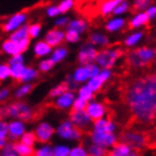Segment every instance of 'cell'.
I'll return each instance as SVG.
<instances>
[{
	"instance_id": "obj_1",
	"label": "cell",
	"mask_w": 156,
	"mask_h": 156,
	"mask_svg": "<svg viewBox=\"0 0 156 156\" xmlns=\"http://www.w3.org/2000/svg\"><path fill=\"white\" fill-rule=\"evenodd\" d=\"M125 101L135 120L156 126V73L133 79L127 86Z\"/></svg>"
},
{
	"instance_id": "obj_2",
	"label": "cell",
	"mask_w": 156,
	"mask_h": 156,
	"mask_svg": "<svg viewBox=\"0 0 156 156\" xmlns=\"http://www.w3.org/2000/svg\"><path fill=\"white\" fill-rule=\"evenodd\" d=\"M156 59V49L148 45L136 48L129 52L126 57V61L130 68L133 69H140L145 68Z\"/></svg>"
},
{
	"instance_id": "obj_3",
	"label": "cell",
	"mask_w": 156,
	"mask_h": 156,
	"mask_svg": "<svg viewBox=\"0 0 156 156\" xmlns=\"http://www.w3.org/2000/svg\"><path fill=\"white\" fill-rule=\"evenodd\" d=\"M2 115L12 120H22L26 122L33 118V109L25 102L16 101L5 106Z\"/></svg>"
},
{
	"instance_id": "obj_4",
	"label": "cell",
	"mask_w": 156,
	"mask_h": 156,
	"mask_svg": "<svg viewBox=\"0 0 156 156\" xmlns=\"http://www.w3.org/2000/svg\"><path fill=\"white\" fill-rule=\"evenodd\" d=\"M123 51L118 47H108L98 50L96 65L101 69H112L117 65L118 60L122 57Z\"/></svg>"
},
{
	"instance_id": "obj_5",
	"label": "cell",
	"mask_w": 156,
	"mask_h": 156,
	"mask_svg": "<svg viewBox=\"0 0 156 156\" xmlns=\"http://www.w3.org/2000/svg\"><path fill=\"white\" fill-rule=\"evenodd\" d=\"M55 135L60 139L67 141H79L83 137V133L73 125V122L69 119L61 121L59 123L58 127L55 128Z\"/></svg>"
},
{
	"instance_id": "obj_6",
	"label": "cell",
	"mask_w": 156,
	"mask_h": 156,
	"mask_svg": "<svg viewBox=\"0 0 156 156\" xmlns=\"http://www.w3.org/2000/svg\"><path fill=\"white\" fill-rule=\"evenodd\" d=\"M90 140L92 144L102 146L110 151L119 143V137L115 133H98L92 130L90 133Z\"/></svg>"
},
{
	"instance_id": "obj_7",
	"label": "cell",
	"mask_w": 156,
	"mask_h": 156,
	"mask_svg": "<svg viewBox=\"0 0 156 156\" xmlns=\"http://www.w3.org/2000/svg\"><path fill=\"white\" fill-rule=\"evenodd\" d=\"M121 141L129 145L135 151H140L147 144L146 136L141 131H137V130H128L123 133L121 136Z\"/></svg>"
},
{
	"instance_id": "obj_8",
	"label": "cell",
	"mask_w": 156,
	"mask_h": 156,
	"mask_svg": "<svg viewBox=\"0 0 156 156\" xmlns=\"http://www.w3.org/2000/svg\"><path fill=\"white\" fill-rule=\"evenodd\" d=\"M98 55V48H95L90 42L84 43L79 48V51L77 53V60L80 66H87L96 62V58Z\"/></svg>"
},
{
	"instance_id": "obj_9",
	"label": "cell",
	"mask_w": 156,
	"mask_h": 156,
	"mask_svg": "<svg viewBox=\"0 0 156 156\" xmlns=\"http://www.w3.org/2000/svg\"><path fill=\"white\" fill-rule=\"evenodd\" d=\"M26 23H27V14L24 12H16L5 20L2 30L5 33L10 35L17 30H20V27H23L24 25H26Z\"/></svg>"
},
{
	"instance_id": "obj_10",
	"label": "cell",
	"mask_w": 156,
	"mask_h": 156,
	"mask_svg": "<svg viewBox=\"0 0 156 156\" xmlns=\"http://www.w3.org/2000/svg\"><path fill=\"white\" fill-rule=\"evenodd\" d=\"M34 133H35V136L40 144H49V141H51V139L55 136V128L50 122L42 121L36 125Z\"/></svg>"
},
{
	"instance_id": "obj_11",
	"label": "cell",
	"mask_w": 156,
	"mask_h": 156,
	"mask_svg": "<svg viewBox=\"0 0 156 156\" xmlns=\"http://www.w3.org/2000/svg\"><path fill=\"white\" fill-rule=\"evenodd\" d=\"M69 120L73 122V125L80 131L87 130L93 126L94 121L87 114L86 111H71L69 113Z\"/></svg>"
},
{
	"instance_id": "obj_12",
	"label": "cell",
	"mask_w": 156,
	"mask_h": 156,
	"mask_svg": "<svg viewBox=\"0 0 156 156\" xmlns=\"http://www.w3.org/2000/svg\"><path fill=\"white\" fill-rule=\"evenodd\" d=\"M27 131L26 122L22 120H10L8 122V133H9V140L17 141L24 136V133Z\"/></svg>"
},
{
	"instance_id": "obj_13",
	"label": "cell",
	"mask_w": 156,
	"mask_h": 156,
	"mask_svg": "<svg viewBox=\"0 0 156 156\" xmlns=\"http://www.w3.org/2000/svg\"><path fill=\"white\" fill-rule=\"evenodd\" d=\"M86 112L92 120L96 121L103 119V118H106L108 109H106V105L104 103H102L98 100H93V101L88 102L87 108H86Z\"/></svg>"
},
{
	"instance_id": "obj_14",
	"label": "cell",
	"mask_w": 156,
	"mask_h": 156,
	"mask_svg": "<svg viewBox=\"0 0 156 156\" xmlns=\"http://www.w3.org/2000/svg\"><path fill=\"white\" fill-rule=\"evenodd\" d=\"M44 41L49 43L51 47L55 49L58 47H61L63 42H66V31L61 28H51L45 33L44 35Z\"/></svg>"
},
{
	"instance_id": "obj_15",
	"label": "cell",
	"mask_w": 156,
	"mask_h": 156,
	"mask_svg": "<svg viewBox=\"0 0 156 156\" xmlns=\"http://www.w3.org/2000/svg\"><path fill=\"white\" fill-rule=\"evenodd\" d=\"M77 98V95L75 94V92H70L67 90L66 93L62 94L61 96H59L55 100V106L59 110H69L73 109L74 102Z\"/></svg>"
},
{
	"instance_id": "obj_16",
	"label": "cell",
	"mask_w": 156,
	"mask_h": 156,
	"mask_svg": "<svg viewBox=\"0 0 156 156\" xmlns=\"http://www.w3.org/2000/svg\"><path fill=\"white\" fill-rule=\"evenodd\" d=\"M149 23L148 16L145 12H135L128 22V26L133 31H140L141 28L145 27Z\"/></svg>"
},
{
	"instance_id": "obj_17",
	"label": "cell",
	"mask_w": 156,
	"mask_h": 156,
	"mask_svg": "<svg viewBox=\"0 0 156 156\" xmlns=\"http://www.w3.org/2000/svg\"><path fill=\"white\" fill-rule=\"evenodd\" d=\"M70 76L75 80L76 84H82V85L87 84V82L92 78L88 65H87V66H80V65H79L77 68H75Z\"/></svg>"
},
{
	"instance_id": "obj_18",
	"label": "cell",
	"mask_w": 156,
	"mask_h": 156,
	"mask_svg": "<svg viewBox=\"0 0 156 156\" xmlns=\"http://www.w3.org/2000/svg\"><path fill=\"white\" fill-rule=\"evenodd\" d=\"M92 130L98 131V133H115L117 125L109 118H103V119L94 121Z\"/></svg>"
},
{
	"instance_id": "obj_19",
	"label": "cell",
	"mask_w": 156,
	"mask_h": 156,
	"mask_svg": "<svg viewBox=\"0 0 156 156\" xmlns=\"http://www.w3.org/2000/svg\"><path fill=\"white\" fill-rule=\"evenodd\" d=\"M53 51V48L51 47L49 43H47L44 40L37 41L33 45V53L36 58L47 59V57H50Z\"/></svg>"
},
{
	"instance_id": "obj_20",
	"label": "cell",
	"mask_w": 156,
	"mask_h": 156,
	"mask_svg": "<svg viewBox=\"0 0 156 156\" xmlns=\"http://www.w3.org/2000/svg\"><path fill=\"white\" fill-rule=\"evenodd\" d=\"M88 42L90 44H93L95 48L104 49V48L109 47L110 39L109 36L104 34V33H102V32H93L88 36Z\"/></svg>"
},
{
	"instance_id": "obj_21",
	"label": "cell",
	"mask_w": 156,
	"mask_h": 156,
	"mask_svg": "<svg viewBox=\"0 0 156 156\" xmlns=\"http://www.w3.org/2000/svg\"><path fill=\"white\" fill-rule=\"evenodd\" d=\"M144 36H145V32L143 30H140V31H133L125 37V40H123V45L126 48H129V49H133V48L136 49L137 45L144 40Z\"/></svg>"
},
{
	"instance_id": "obj_22",
	"label": "cell",
	"mask_w": 156,
	"mask_h": 156,
	"mask_svg": "<svg viewBox=\"0 0 156 156\" xmlns=\"http://www.w3.org/2000/svg\"><path fill=\"white\" fill-rule=\"evenodd\" d=\"M126 24L127 22H126L125 17L113 16L105 23V30L109 33H117V32L122 31L126 27Z\"/></svg>"
},
{
	"instance_id": "obj_23",
	"label": "cell",
	"mask_w": 156,
	"mask_h": 156,
	"mask_svg": "<svg viewBox=\"0 0 156 156\" xmlns=\"http://www.w3.org/2000/svg\"><path fill=\"white\" fill-rule=\"evenodd\" d=\"M1 50H2V52H4L5 55H9V57H14L16 55H20L22 53L18 42H15V41L10 40L9 37L6 39L2 42V44H1Z\"/></svg>"
},
{
	"instance_id": "obj_24",
	"label": "cell",
	"mask_w": 156,
	"mask_h": 156,
	"mask_svg": "<svg viewBox=\"0 0 156 156\" xmlns=\"http://www.w3.org/2000/svg\"><path fill=\"white\" fill-rule=\"evenodd\" d=\"M88 28V23L87 20L82 18V17H78V18H73L69 22V25L67 26L66 30H70V31L77 32L78 34H84Z\"/></svg>"
},
{
	"instance_id": "obj_25",
	"label": "cell",
	"mask_w": 156,
	"mask_h": 156,
	"mask_svg": "<svg viewBox=\"0 0 156 156\" xmlns=\"http://www.w3.org/2000/svg\"><path fill=\"white\" fill-rule=\"evenodd\" d=\"M135 149H133L129 145H127L123 141H119L117 145H114L112 148L109 151L108 156H128L131 154Z\"/></svg>"
},
{
	"instance_id": "obj_26",
	"label": "cell",
	"mask_w": 156,
	"mask_h": 156,
	"mask_svg": "<svg viewBox=\"0 0 156 156\" xmlns=\"http://www.w3.org/2000/svg\"><path fill=\"white\" fill-rule=\"evenodd\" d=\"M120 4V0H105L101 2L100 5V12L102 16H109L113 15L114 10L117 8L118 5Z\"/></svg>"
},
{
	"instance_id": "obj_27",
	"label": "cell",
	"mask_w": 156,
	"mask_h": 156,
	"mask_svg": "<svg viewBox=\"0 0 156 156\" xmlns=\"http://www.w3.org/2000/svg\"><path fill=\"white\" fill-rule=\"evenodd\" d=\"M67 57H68V49L66 47L61 45V47L53 49V51H52V53H51L49 58L55 65H57V63H60L61 61H63Z\"/></svg>"
},
{
	"instance_id": "obj_28",
	"label": "cell",
	"mask_w": 156,
	"mask_h": 156,
	"mask_svg": "<svg viewBox=\"0 0 156 156\" xmlns=\"http://www.w3.org/2000/svg\"><path fill=\"white\" fill-rule=\"evenodd\" d=\"M39 69H36L34 67H27L26 68V71H25V74L24 76L22 77L20 82L22 84H32V82H34L39 77Z\"/></svg>"
},
{
	"instance_id": "obj_29",
	"label": "cell",
	"mask_w": 156,
	"mask_h": 156,
	"mask_svg": "<svg viewBox=\"0 0 156 156\" xmlns=\"http://www.w3.org/2000/svg\"><path fill=\"white\" fill-rule=\"evenodd\" d=\"M34 152H35L34 147L27 146L20 141L15 143V154L18 156H34Z\"/></svg>"
},
{
	"instance_id": "obj_30",
	"label": "cell",
	"mask_w": 156,
	"mask_h": 156,
	"mask_svg": "<svg viewBox=\"0 0 156 156\" xmlns=\"http://www.w3.org/2000/svg\"><path fill=\"white\" fill-rule=\"evenodd\" d=\"M94 92L90 90V87L87 86V84L85 85H82L78 87V90H76V95H77V98H83V100H85L86 102H90L94 100Z\"/></svg>"
},
{
	"instance_id": "obj_31",
	"label": "cell",
	"mask_w": 156,
	"mask_h": 156,
	"mask_svg": "<svg viewBox=\"0 0 156 156\" xmlns=\"http://www.w3.org/2000/svg\"><path fill=\"white\" fill-rule=\"evenodd\" d=\"M28 24L24 25L23 27H20V30H17L16 32H14L12 34L9 35V39L15 41V42H20L23 40L28 39Z\"/></svg>"
},
{
	"instance_id": "obj_32",
	"label": "cell",
	"mask_w": 156,
	"mask_h": 156,
	"mask_svg": "<svg viewBox=\"0 0 156 156\" xmlns=\"http://www.w3.org/2000/svg\"><path fill=\"white\" fill-rule=\"evenodd\" d=\"M32 90H33V85L32 84H20L14 92V95H15L16 98H24L25 96H27L28 94L31 93Z\"/></svg>"
},
{
	"instance_id": "obj_33",
	"label": "cell",
	"mask_w": 156,
	"mask_h": 156,
	"mask_svg": "<svg viewBox=\"0 0 156 156\" xmlns=\"http://www.w3.org/2000/svg\"><path fill=\"white\" fill-rule=\"evenodd\" d=\"M87 151H88L90 156H106V155H109V149L104 148V147H102V146H98V145L92 144V143L87 146Z\"/></svg>"
},
{
	"instance_id": "obj_34",
	"label": "cell",
	"mask_w": 156,
	"mask_h": 156,
	"mask_svg": "<svg viewBox=\"0 0 156 156\" xmlns=\"http://www.w3.org/2000/svg\"><path fill=\"white\" fill-rule=\"evenodd\" d=\"M34 156H53V146L50 144H40L35 148Z\"/></svg>"
},
{
	"instance_id": "obj_35",
	"label": "cell",
	"mask_w": 156,
	"mask_h": 156,
	"mask_svg": "<svg viewBox=\"0 0 156 156\" xmlns=\"http://www.w3.org/2000/svg\"><path fill=\"white\" fill-rule=\"evenodd\" d=\"M68 90L67 86L65 83H60V84H57L55 86H53L50 90H49V96L51 98H57L59 96H61L62 94H65Z\"/></svg>"
},
{
	"instance_id": "obj_36",
	"label": "cell",
	"mask_w": 156,
	"mask_h": 156,
	"mask_svg": "<svg viewBox=\"0 0 156 156\" xmlns=\"http://www.w3.org/2000/svg\"><path fill=\"white\" fill-rule=\"evenodd\" d=\"M9 141V133H8V122L1 121L0 122V147H4Z\"/></svg>"
},
{
	"instance_id": "obj_37",
	"label": "cell",
	"mask_w": 156,
	"mask_h": 156,
	"mask_svg": "<svg viewBox=\"0 0 156 156\" xmlns=\"http://www.w3.org/2000/svg\"><path fill=\"white\" fill-rule=\"evenodd\" d=\"M12 79H15V80H18L20 82L22 77L24 76L25 74V71H26V68L27 67L25 66V63L24 65H16V66H12Z\"/></svg>"
},
{
	"instance_id": "obj_38",
	"label": "cell",
	"mask_w": 156,
	"mask_h": 156,
	"mask_svg": "<svg viewBox=\"0 0 156 156\" xmlns=\"http://www.w3.org/2000/svg\"><path fill=\"white\" fill-rule=\"evenodd\" d=\"M20 143L27 145V146H31V147H34L37 143V138L35 136V133L34 131H26L24 133V136L20 138Z\"/></svg>"
},
{
	"instance_id": "obj_39",
	"label": "cell",
	"mask_w": 156,
	"mask_h": 156,
	"mask_svg": "<svg viewBox=\"0 0 156 156\" xmlns=\"http://www.w3.org/2000/svg\"><path fill=\"white\" fill-rule=\"evenodd\" d=\"M42 33V25L40 23L28 24V36L31 40L37 39Z\"/></svg>"
},
{
	"instance_id": "obj_40",
	"label": "cell",
	"mask_w": 156,
	"mask_h": 156,
	"mask_svg": "<svg viewBox=\"0 0 156 156\" xmlns=\"http://www.w3.org/2000/svg\"><path fill=\"white\" fill-rule=\"evenodd\" d=\"M70 148L66 144H57L53 146V156H69Z\"/></svg>"
},
{
	"instance_id": "obj_41",
	"label": "cell",
	"mask_w": 156,
	"mask_h": 156,
	"mask_svg": "<svg viewBox=\"0 0 156 156\" xmlns=\"http://www.w3.org/2000/svg\"><path fill=\"white\" fill-rule=\"evenodd\" d=\"M104 84H105V83L102 80L100 76H96V77L90 78V80L87 82V86L90 87V90H93L94 93H96V92H98L100 90H102V87H103V85H104Z\"/></svg>"
},
{
	"instance_id": "obj_42",
	"label": "cell",
	"mask_w": 156,
	"mask_h": 156,
	"mask_svg": "<svg viewBox=\"0 0 156 156\" xmlns=\"http://www.w3.org/2000/svg\"><path fill=\"white\" fill-rule=\"evenodd\" d=\"M130 9V2L127 1V0H120V4L118 5L115 10H114V16H119V17H122V15H126L127 12H129Z\"/></svg>"
},
{
	"instance_id": "obj_43",
	"label": "cell",
	"mask_w": 156,
	"mask_h": 156,
	"mask_svg": "<svg viewBox=\"0 0 156 156\" xmlns=\"http://www.w3.org/2000/svg\"><path fill=\"white\" fill-rule=\"evenodd\" d=\"M53 67H55V63L51 61L50 58H47L42 59L40 61L39 65H37V69H39L40 73H49L53 69Z\"/></svg>"
},
{
	"instance_id": "obj_44",
	"label": "cell",
	"mask_w": 156,
	"mask_h": 156,
	"mask_svg": "<svg viewBox=\"0 0 156 156\" xmlns=\"http://www.w3.org/2000/svg\"><path fill=\"white\" fill-rule=\"evenodd\" d=\"M69 156H90L88 151L85 146L83 145H75L70 148V154Z\"/></svg>"
},
{
	"instance_id": "obj_45",
	"label": "cell",
	"mask_w": 156,
	"mask_h": 156,
	"mask_svg": "<svg viewBox=\"0 0 156 156\" xmlns=\"http://www.w3.org/2000/svg\"><path fill=\"white\" fill-rule=\"evenodd\" d=\"M45 14L49 18H58L59 16H61V12L59 9V5H50L48 6L47 9H45Z\"/></svg>"
},
{
	"instance_id": "obj_46",
	"label": "cell",
	"mask_w": 156,
	"mask_h": 156,
	"mask_svg": "<svg viewBox=\"0 0 156 156\" xmlns=\"http://www.w3.org/2000/svg\"><path fill=\"white\" fill-rule=\"evenodd\" d=\"M80 41V34H78L77 32L66 30V42L69 44H75Z\"/></svg>"
},
{
	"instance_id": "obj_47",
	"label": "cell",
	"mask_w": 156,
	"mask_h": 156,
	"mask_svg": "<svg viewBox=\"0 0 156 156\" xmlns=\"http://www.w3.org/2000/svg\"><path fill=\"white\" fill-rule=\"evenodd\" d=\"M8 78H12V68L8 63H1L0 65V79L6 80Z\"/></svg>"
},
{
	"instance_id": "obj_48",
	"label": "cell",
	"mask_w": 156,
	"mask_h": 156,
	"mask_svg": "<svg viewBox=\"0 0 156 156\" xmlns=\"http://www.w3.org/2000/svg\"><path fill=\"white\" fill-rule=\"evenodd\" d=\"M151 1L148 0H135L133 2V7L137 12H146V9L151 6Z\"/></svg>"
},
{
	"instance_id": "obj_49",
	"label": "cell",
	"mask_w": 156,
	"mask_h": 156,
	"mask_svg": "<svg viewBox=\"0 0 156 156\" xmlns=\"http://www.w3.org/2000/svg\"><path fill=\"white\" fill-rule=\"evenodd\" d=\"M75 6V1L74 0H62V1H60V4H59V9H60V12L61 14H66L68 12L69 10H71Z\"/></svg>"
},
{
	"instance_id": "obj_50",
	"label": "cell",
	"mask_w": 156,
	"mask_h": 156,
	"mask_svg": "<svg viewBox=\"0 0 156 156\" xmlns=\"http://www.w3.org/2000/svg\"><path fill=\"white\" fill-rule=\"evenodd\" d=\"M69 22H70V20H69V17L66 15H61L59 16L58 18H55V25L57 28H61L62 30V27H66L69 25Z\"/></svg>"
},
{
	"instance_id": "obj_51",
	"label": "cell",
	"mask_w": 156,
	"mask_h": 156,
	"mask_svg": "<svg viewBox=\"0 0 156 156\" xmlns=\"http://www.w3.org/2000/svg\"><path fill=\"white\" fill-rule=\"evenodd\" d=\"M12 154H15V143L9 140L4 147H1V156L12 155Z\"/></svg>"
},
{
	"instance_id": "obj_52",
	"label": "cell",
	"mask_w": 156,
	"mask_h": 156,
	"mask_svg": "<svg viewBox=\"0 0 156 156\" xmlns=\"http://www.w3.org/2000/svg\"><path fill=\"white\" fill-rule=\"evenodd\" d=\"M87 104L88 102H86L85 100L79 98H76L74 102V105H73V111H86V108H87Z\"/></svg>"
},
{
	"instance_id": "obj_53",
	"label": "cell",
	"mask_w": 156,
	"mask_h": 156,
	"mask_svg": "<svg viewBox=\"0 0 156 156\" xmlns=\"http://www.w3.org/2000/svg\"><path fill=\"white\" fill-rule=\"evenodd\" d=\"M7 63L10 67L16 66V65H24V63H25V58H24L23 53H20V55H14V57H10Z\"/></svg>"
},
{
	"instance_id": "obj_54",
	"label": "cell",
	"mask_w": 156,
	"mask_h": 156,
	"mask_svg": "<svg viewBox=\"0 0 156 156\" xmlns=\"http://www.w3.org/2000/svg\"><path fill=\"white\" fill-rule=\"evenodd\" d=\"M63 83L66 84L68 90H70V92H74L75 90H78V84H76V83H75V80L71 78V76H68V77L66 78V80H65Z\"/></svg>"
},
{
	"instance_id": "obj_55",
	"label": "cell",
	"mask_w": 156,
	"mask_h": 156,
	"mask_svg": "<svg viewBox=\"0 0 156 156\" xmlns=\"http://www.w3.org/2000/svg\"><path fill=\"white\" fill-rule=\"evenodd\" d=\"M98 76L101 77V79L103 82L106 83L108 80L111 79V77H112V70H111V69H102L101 73L98 74Z\"/></svg>"
},
{
	"instance_id": "obj_56",
	"label": "cell",
	"mask_w": 156,
	"mask_h": 156,
	"mask_svg": "<svg viewBox=\"0 0 156 156\" xmlns=\"http://www.w3.org/2000/svg\"><path fill=\"white\" fill-rule=\"evenodd\" d=\"M146 15L148 16L149 20H153L156 18V5L152 4L147 9H146Z\"/></svg>"
},
{
	"instance_id": "obj_57",
	"label": "cell",
	"mask_w": 156,
	"mask_h": 156,
	"mask_svg": "<svg viewBox=\"0 0 156 156\" xmlns=\"http://www.w3.org/2000/svg\"><path fill=\"white\" fill-rule=\"evenodd\" d=\"M18 44H20V51H22V53H23V52H25V51L30 48V44H31V39L28 37V39H26V40H23V41L18 42Z\"/></svg>"
},
{
	"instance_id": "obj_58",
	"label": "cell",
	"mask_w": 156,
	"mask_h": 156,
	"mask_svg": "<svg viewBox=\"0 0 156 156\" xmlns=\"http://www.w3.org/2000/svg\"><path fill=\"white\" fill-rule=\"evenodd\" d=\"M9 95H10V90H8V88H6V87L1 88V90H0V100H1V101L7 100V98H9Z\"/></svg>"
},
{
	"instance_id": "obj_59",
	"label": "cell",
	"mask_w": 156,
	"mask_h": 156,
	"mask_svg": "<svg viewBox=\"0 0 156 156\" xmlns=\"http://www.w3.org/2000/svg\"><path fill=\"white\" fill-rule=\"evenodd\" d=\"M128 156H140V155H139V152H138V151H133V152L131 153V154H129Z\"/></svg>"
},
{
	"instance_id": "obj_60",
	"label": "cell",
	"mask_w": 156,
	"mask_h": 156,
	"mask_svg": "<svg viewBox=\"0 0 156 156\" xmlns=\"http://www.w3.org/2000/svg\"><path fill=\"white\" fill-rule=\"evenodd\" d=\"M7 156H18L17 154H12V155H7Z\"/></svg>"
},
{
	"instance_id": "obj_61",
	"label": "cell",
	"mask_w": 156,
	"mask_h": 156,
	"mask_svg": "<svg viewBox=\"0 0 156 156\" xmlns=\"http://www.w3.org/2000/svg\"><path fill=\"white\" fill-rule=\"evenodd\" d=\"M154 65H155V66H156V59H155V61H154Z\"/></svg>"
}]
</instances>
